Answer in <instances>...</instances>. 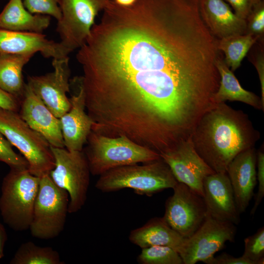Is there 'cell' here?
Returning <instances> with one entry per match:
<instances>
[{
	"instance_id": "1",
	"label": "cell",
	"mask_w": 264,
	"mask_h": 264,
	"mask_svg": "<svg viewBox=\"0 0 264 264\" xmlns=\"http://www.w3.org/2000/svg\"><path fill=\"white\" fill-rule=\"evenodd\" d=\"M76 55L88 110L141 136L194 128L217 104L216 40L196 0H108Z\"/></svg>"
},
{
	"instance_id": "2",
	"label": "cell",
	"mask_w": 264,
	"mask_h": 264,
	"mask_svg": "<svg viewBox=\"0 0 264 264\" xmlns=\"http://www.w3.org/2000/svg\"><path fill=\"white\" fill-rule=\"evenodd\" d=\"M260 138L246 113L222 102L203 115L191 140L199 155L215 173H226L233 158L254 147Z\"/></svg>"
},
{
	"instance_id": "3",
	"label": "cell",
	"mask_w": 264,
	"mask_h": 264,
	"mask_svg": "<svg viewBox=\"0 0 264 264\" xmlns=\"http://www.w3.org/2000/svg\"><path fill=\"white\" fill-rule=\"evenodd\" d=\"M99 176L95 187L105 193L129 188L137 194L152 196L165 189H173L178 182L161 158L117 167Z\"/></svg>"
},
{
	"instance_id": "4",
	"label": "cell",
	"mask_w": 264,
	"mask_h": 264,
	"mask_svg": "<svg viewBox=\"0 0 264 264\" xmlns=\"http://www.w3.org/2000/svg\"><path fill=\"white\" fill-rule=\"evenodd\" d=\"M87 143L83 152L90 174L94 176H100L117 167L149 162L161 158L157 153L124 135L111 137L91 130Z\"/></svg>"
},
{
	"instance_id": "5",
	"label": "cell",
	"mask_w": 264,
	"mask_h": 264,
	"mask_svg": "<svg viewBox=\"0 0 264 264\" xmlns=\"http://www.w3.org/2000/svg\"><path fill=\"white\" fill-rule=\"evenodd\" d=\"M40 177L27 168H10L3 178L0 211L4 222L17 231L29 229Z\"/></svg>"
},
{
	"instance_id": "6",
	"label": "cell",
	"mask_w": 264,
	"mask_h": 264,
	"mask_svg": "<svg viewBox=\"0 0 264 264\" xmlns=\"http://www.w3.org/2000/svg\"><path fill=\"white\" fill-rule=\"evenodd\" d=\"M0 132L22 154L31 174L41 177L49 175L55 167L49 143L31 128L17 111L0 108Z\"/></svg>"
},
{
	"instance_id": "7",
	"label": "cell",
	"mask_w": 264,
	"mask_h": 264,
	"mask_svg": "<svg viewBox=\"0 0 264 264\" xmlns=\"http://www.w3.org/2000/svg\"><path fill=\"white\" fill-rule=\"evenodd\" d=\"M68 197L66 190L53 182L49 175L40 177L29 227L33 237L47 240L61 233L68 213Z\"/></svg>"
},
{
	"instance_id": "8",
	"label": "cell",
	"mask_w": 264,
	"mask_h": 264,
	"mask_svg": "<svg viewBox=\"0 0 264 264\" xmlns=\"http://www.w3.org/2000/svg\"><path fill=\"white\" fill-rule=\"evenodd\" d=\"M51 149L55 167L49 175L57 186L67 192L68 213H76L84 205L89 185L90 172L86 156L83 150L70 151L52 146Z\"/></svg>"
},
{
	"instance_id": "9",
	"label": "cell",
	"mask_w": 264,
	"mask_h": 264,
	"mask_svg": "<svg viewBox=\"0 0 264 264\" xmlns=\"http://www.w3.org/2000/svg\"><path fill=\"white\" fill-rule=\"evenodd\" d=\"M108 0H60L61 17L56 30L60 43L71 52L80 48L89 35L98 12Z\"/></svg>"
},
{
	"instance_id": "10",
	"label": "cell",
	"mask_w": 264,
	"mask_h": 264,
	"mask_svg": "<svg viewBox=\"0 0 264 264\" xmlns=\"http://www.w3.org/2000/svg\"><path fill=\"white\" fill-rule=\"evenodd\" d=\"M235 224L217 220L207 215L198 229L186 239L179 254L184 264L202 262L213 264L215 254L221 250L227 242L234 241Z\"/></svg>"
},
{
	"instance_id": "11",
	"label": "cell",
	"mask_w": 264,
	"mask_h": 264,
	"mask_svg": "<svg viewBox=\"0 0 264 264\" xmlns=\"http://www.w3.org/2000/svg\"><path fill=\"white\" fill-rule=\"evenodd\" d=\"M173 194L166 200L165 221L185 239L190 237L205 220L207 210L203 198L186 184L177 182Z\"/></svg>"
},
{
	"instance_id": "12",
	"label": "cell",
	"mask_w": 264,
	"mask_h": 264,
	"mask_svg": "<svg viewBox=\"0 0 264 264\" xmlns=\"http://www.w3.org/2000/svg\"><path fill=\"white\" fill-rule=\"evenodd\" d=\"M53 72L28 77L27 84L45 105L57 118H60L70 108L68 56L53 59Z\"/></svg>"
},
{
	"instance_id": "13",
	"label": "cell",
	"mask_w": 264,
	"mask_h": 264,
	"mask_svg": "<svg viewBox=\"0 0 264 264\" xmlns=\"http://www.w3.org/2000/svg\"><path fill=\"white\" fill-rule=\"evenodd\" d=\"M178 182L183 183L203 197V182L215 173L196 151L191 138L160 154Z\"/></svg>"
},
{
	"instance_id": "14",
	"label": "cell",
	"mask_w": 264,
	"mask_h": 264,
	"mask_svg": "<svg viewBox=\"0 0 264 264\" xmlns=\"http://www.w3.org/2000/svg\"><path fill=\"white\" fill-rule=\"evenodd\" d=\"M19 110L22 118L42 134L51 146L65 148L60 118L51 112L27 84L20 100Z\"/></svg>"
},
{
	"instance_id": "15",
	"label": "cell",
	"mask_w": 264,
	"mask_h": 264,
	"mask_svg": "<svg viewBox=\"0 0 264 264\" xmlns=\"http://www.w3.org/2000/svg\"><path fill=\"white\" fill-rule=\"evenodd\" d=\"M203 191L207 215L220 221L239 223L240 214L226 173H214L206 176Z\"/></svg>"
},
{
	"instance_id": "16",
	"label": "cell",
	"mask_w": 264,
	"mask_h": 264,
	"mask_svg": "<svg viewBox=\"0 0 264 264\" xmlns=\"http://www.w3.org/2000/svg\"><path fill=\"white\" fill-rule=\"evenodd\" d=\"M74 81L78 90L69 98L70 109L60 120L65 148L70 151H81L94 123L86 111L85 93L78 77Z\"/></svg>"
},
{
	"instance_id": "17",
	"label": "cell",
	"mask_w": 264,
	"mask_h": 264,
	"mask_svg": "<svg viewBox=\"0 0 264 264\" xmlns=\"http://www.w3.org/2000/svg\"><path fill=\"white\" fill-rule=\"evenodd\" d=\"M37 52L45 58L57 59L68 56L71 51L42 33L0 29V54L34 55Z\"/></svg>"
},
{
	"instance_id": "18",
	"label": "cell",
	"mask_w": 264,
	"mask_h": 264,
	"mask_svg": "<svg viewBox=\"0 0 264 264\" xmlns=\"http://www.w3.org/2000/svg\"><path fill=\"white\" fill-rule=\"evenodd\" d=\"M256 164L257 152L254 147L239 153L227 167L226 173L240 214L245 211L254 196L257 184Z\"/></svg>"
},
{
	"instance_id": "19",
	"label": "cell",
	"mask_w": 264,
	"mask_h": 264,
	"mask_svg": "<svg viewBox=\"0 0 264 264\" xmlns=\"http://www.w3.org/2000/svg\"><path fill=\"white\" fill-rule=\"evenodd\" d=\"M203 21L213 36L220 39L245 33V20L233 13L224 0H200Z\"/></svg>"
},
{
	"instance_id": "20",
	"label": "cell",
	"mask_w": 264,
	"mask_h": 264,
	"mask_svg": "<svg viewBox=\"0 0 264 264\" xmlns=\"http://www.w3.org/2000/svg\"><path fill=\"white\" fill-rule=\"evenodd\" d=\"M129 239L141 248L162 245L170 247L179 253L185 238L173 229L163 218H154L146 224L131 231Z\"/></svg>"
},
{
	"instance_id": "21",
	"label": "cell",
	"mask_w": 264,
	"mask_h": 264,
	"mask_svg": "<svg viewBox=\"0 0 264 264\" xmlns=\"http://www.w3.org/2000/svg\"><path fill=\"white\" fill-rule=\"evenodd\" d=\"M50 20L49 16L30 13L22 0H10L0 13V29L43 33Z\"/></svg>"
},
{
	"instance_id": "22",
	"label": "cell",
	"mask_w": 264,
	"mask_h": 264,
	"mask_svg": "<svg viewBox=\"0 0 264 264\" xmlns=\"http://www.w3.org/2000/svg\"><path fill=\"white\" fill-rule=\"evenodd\" d=\"M216 66L220 76L219 87L215 95L217 104L227 100L239 101L264 111V105L261 98L242 87L233 71L219 55L216 59Z\"/></svg>"
},
{
	"instance_id": "23",
	"label": "cell",
	"mask_w": 264,
	"mask_h": 264,
	"mask_svg": "<svg viewBox=\"0 0 264 264\" xmlns=\"http://www.w3.org/2000/svg\"><path fill=\"white\" fill-rule=\"evenodd\" d=\"M33 55L0 54V88L20 100L26 85L22 69Z\"/></svg>"
},
{
	"instance_id": "24",
	"label": "cell",
	"mask_w": 264,
	"mask_h": 264,
	"mask_svg": "<svg viewBox=\"0 0 264 264\" xmlns=\"http://www.w3.org/2000/svg\"><path fill=\"white\" fill-rule=\"evenodd\" d=\"M258 41L251 34L235 35L220 39L216 41L218 50L225 55V63L234 71L241 65V62L249 50Z\"/></svg>"
},
{
	"instance_id": "25",
	"label": "cell",
	"mask_w": 264,
	"mask_h": 264,
	"mask_svg": "<svg viewBox=\"0 0 264 264\" xmlns=\"http://www.w3.org/2000/svg\"><path fill=\"white\" fill-rule=\"evenodd\" d=\"M59 253L51 247L38 246L32 242L22 243L10 262L11 264H62Z\"/></svg>"
},
{
	"instance_id": "26",
	"label": "cell",
	"mask_w": 264,
	"mask_h": 264,
	"mask_svg": "<svg viewBox=\"0 0 264 264\" xmlns=\"http://www.w3.org/2000/svg\"><path fill=\"white\" fill-rule=\"evenodd\" d=\"M137 257L141 264H182L177 252L166 246L153 245L141 248Z\"/></svg>"
},
{
	"instance_id": "27",
	"label": "cell",
	"mask_w": 264,
	"mask_h": 264,
	"mask_svg": "<svg viewBox=\"0 0 264 264\" xmlns=\"http://www.w3.org/2000/svg\"><path fill=\"white\" fill-rule=\"evenodd\" d=\"M242 256L252 264H264V227H260L254 234L245 238Z\"/></svg>"
},
{
	"instance_id": "28",
	"label": "cell",
	"mask_w": 264,
	"mask_h": 264,
	"mask_svg": "<svg viewBox=\"0 0 264 264\" xmlns=\"http://www.w3.org/2000/svg\"><path fill=\"white\" fill-rule=\"evenodd\" d=\"M245 34H251L258 40H262L264 34V2L260 0L253 7L245 20Z\"/></svg>"
},
{
	"instance_id": "29",
	"label": "cell",
	"mask_w": 264,
	"mask_h": 264,
	"mask_svg": "<svg viewBox=\"0 0 264 264\" xmlns=\"http://www.w3.org/2000/svg\"><path fill=\"white\" fill-rule=\"evenodd\" d=\"M59 2L60 0H24L23 3L30 13L50 16L58 21L61 17Z\"/></svg>"
},
{
	"instance_id": "30",
	"label": "cell",
	"mask_w": 264,
	"mask_h": 264,
	"mask_svg": "<svg viewBox=\"0 0 264 264\" xmlns=\"http://www.w3.org/2000/svg\"><path fill=\"white\" fill-rule=\"evenodd\" d=\"M0 161L10 168H28V164L23 156L14 152L12 145L0 132Z\"/></svg>"
},
{
	"instance_id": "31",
	"label": "cell",
	"mask_w": 264,
	"mask_h": 264,
	"mask_svg": "<svg viewBox=\"0 0 264 264\" xmlns=\"http://www.w3.org/2000/svg\"><path fill=\"white\" fill-rule=\"evenodd\" d=\"M257 181L258 190L255 196V202L251 210V215H254L264 196V145L257 152Z\"/></svg>"
},
{
	"instance_id": "32",
	"label": "cell",
	"mask_w": 264,
	"mask_h": 264,
	"mask_svg": "<svg viewBox=\"0 0 264 264\" xmlns=\"http://www.w3.org/2000/svg\"><path fill=\"white\" fill-rule=\"evenodd\" d=\"M233 8L235 13L240 18L246 20L253 6L260 0H224Z\"/></svg>"
},
{
	"instance_id": "33",
	"label": "cell",
	"mask_w": 264,
	"mask_h": 264,
	"mask_svg": "<svg viewBox=\"0 0 264 264\" xmlns=\"http://www.w3.org/2000/svg\"><path fill=\"white\" fill-rule=\"evenodd\" d=\"M20 100L0 88V108L18 111Z\"/></svg>"
},
{
	"instance_id": "34",
	"label": "cell",
	"mask_w": 264,
	"mask_h": 264,
	"mask_svg": "<svg viewBox=\"0 0 264 264\" xmlns=\"http://www.w3.org/2000/svg\"><path fill=\"white\" fill-rule=\"evenodd\" d=\"M253 63L257 71L261 88V100L264 105V56L261 50L253 59Z\"/></svg>"
},
{
	"instance_id": "35",
	"label": "cell",
	"mask_w": 264,
	"mask_h": 264,
	"mask_svg": "<svg viewBox=\"0 0 264 264\" xmlns=\"http://www.w3.org/2000/svg\"><path fill=\"white\" fill-rule=\"evenodd\" d=\"M213 264H252L242 256L235 257L228 253H222L215 257Z\"/></svg>"
},
{
	"instance_id": "36",
	"label": "cell",
	"mask_w": 264,
	"mask_h": 264,
	"mask_svg": "<svg viewBox=\"0 0 264 264\" xmlns=\"http://www.w3.org/2000/svg\"><path fill=\"white\" fill-rule=\"evenodd\" d=\"M7 240V234L3 225L0 222V259L4 256V247Z\"/></svg>"
},
{
	"instance_id": "37",
	"label": "cell",
	"mask_w": 264,
	"mask_h": 264,
	"mask_svg": "<svg viewBox=\"0 0 264 264\" xmlns=\"http://www.w3.org/2000/svg\"><path fill=\"white\" fill-rule=\"evenodd\" d=\"M117 4L122 6H130L133 4L136 0H112Z\"/></svg>"
}]
</instances>
